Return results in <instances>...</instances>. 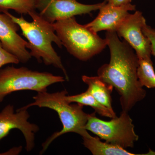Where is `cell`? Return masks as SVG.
Segmentation results:
<instances>
[{
	"label": "cell",
	"instance_id": "ba28073f",
	"mask_svg": "<svg viewBox=\"0 0 155 155\" xmlns=\"http://www.w3.org/2000/svg\"><path fill=\"white\" fill-rule=\"evenodd\" d=\"M29 117L26 109L20 108L15 113L14 106H6L0 113V141L7 136L11 130L19 129L25 137L26 150L31 151L34 147L35 134L39 128L37 125L28 122Z\"/></svg>",
	"mask_w": 155,
	"mask_h": 155
},
{
	"label": "cell",
	"instance_id": "ac0fdd59",
	"mask_svg": "<svg viewBox=\"0 0 155 155\" xmlns=\"http://www.w3.org/2000/svg\"><path fill=\"white\" fill-rule=\"evenodd\" d=\"M143 32L149 39L151 44V54L155 57V29L145 24L142 29Z\"/></svg>",
	"mask_w": 155,
	"mask_h": 155
},
{
	"label": "cell",
	"instance_id": "6da1fadb",
	"mask_svg": "<svg viewBox=\"0 0 155 155\" xmlns=\"http://www.w3.org/2000/svg\"><path fill=\"white\" fill-rule=\"evenodd\" d=\"M105 38L110 59L109 64L100 67L98 76L115 88L120 96L122 110L128 112L146 96L137 77L139 59L130 45L119 39L116 31H107Z\"/></svg>",
	"mask_w": 155,
	"mask_h": 155
},
{
	"label": "cell",
	"instance_id": "8992f818",
	"mask_svg": "<svg viewBox=\"0 0 155 155\" xmlns=\"http://www.w3.org/2000/svg\"><path fill=\"white\" fill-rule=\"evenodd\" d=\"M85 129L91 131L106 142L126 148L133 147L139 136L134 131L133 121L128 112L122 110L119 117L110 121L101 120L95 113L88 114Z\"/></svg>",
	"mask_w": 155,
	"mask_h": 155
},
{
	"label": "cell",
	"instance_id": "7a4b0ae2",
	"mask_svg": "<svg viewBox=\"0 0 155 155\" xmlns=\"http://www.w3.org/2000/svg\"><path fill=\"white\" fill-rule=\"evenodd\" d=\"M19 25L23 36L27 40V48L30 50L31 57L38 61L42 60L46 65H53L61 69L65 75V79L69 80L66 69L63 65L61 57L52 46L54 43L59 48H62L61 41L56 34L53 23L45 19L37 11L29 14L32 21H26L22 16L15 17L8 11L5 12Z\"/></svg>",
	"mask_w": 155,
	"mask_h": 155
},
{
	"label": "cell",
	"instance_id": "2e32d148",
	"mask_svg": "<svg viewBox=\"0 0 155 155\" xmlns=\"http://www.w3.org/2000/svg\"><path fill=\"white\" fill-rule=\"evenodd\" d=\"M137 75L142 86L155 88V72L151 59H139Z\"/></svg>",
	"mask_w": 155,
	"mask_h": 155
},
{
	"label": "cell",
	"instance_id": "d6986e66",
	"mask_svg": "<svg viewBox=\"0 0 155 155\" xmlns=\"http://www.w3.org/2000/svg\"><path fill=\"white\" fill-rule=\"evenodd\" d=\"M107 3L114 5L119 6L130 4L132 0H104Z\"/></svg>",
	"mask_w": 155,
	"mask_h": 155
},
{
	"label": "cell",
	"instance_id": "4fadbf2b",
	"mask_svg": "<svg viewBox=\"0 0 155 155\" xmlns=\"http://www.w3.org/2000/svg\"><path fill=\"white\" fill-rule=\"evenodd\" d=\"M84 146L94 155H135L125 148L101 141L98 137H93L89 134L82 137Z\"/></svg>",
	"mask_w": 155,
	"mask_h": 155
},
{
	"label": "cell",
	"instance_id": "30bf717a",
	"mask_svg": "<svg viewBox=\"0 0 155 155\" xmlns=\"http://www.w3.org/2000/svg\"><path fill=\"white\" fill-rule=\"evenodd\" d=\"M19 28L8 15L0 13V41L3 47L19 62L25 63L31 56L27 49L28 42L17 33Z\"/></svg>",
	"mask_w": 155,
	"mask_h": 155
},
{
	"label": "cell",
	"instance_id": "5bb4252c",
	"mask_svg": "<svg viewBox=\"0 0 155 155\" xmlns=\"http://www.w3.org/2000/svg\"><path fill=\"white\" fill-rule=\"evenodd\" d=\"M46 0H0V13L9 10H14L17 14L29 15L39 11Z\"/></svg>",
	"mask_w": 155,
	"mask_h": 155
},
{
	"label": "cell",
	"instance_id": "9c48e42d",
	"mask_svg": "<svg viewBox=\"0 0 155 155\" xmlns=\"http://www.w3.org/2000/svg\"><path fill=\"white\" fill-rule=\"evenodd\" d=\"M106 2L104 1L94 5H85L77 0H46L39 11L45 19L53 23L77 15L90 14L99 10Z\"/></svg>",
	"mask_w": 155,
	"mask_h": 155
},
{
	"label": "cell",
	"instance_id": "52a82bcc",
	"mask_svg": "<svg viewBox=\"0 0 155 155\" xmlns=\"http://www.w3.org/2000/svg\"><path fill=\"white\" fill-rule=\"evenodd\" d=\"M146 21L142 12L130 14L116 30L118 36L123 38L135 51L139 59H151V50L149 39L143 32Z\"/></svg>",
	"mask_w": 155,
	"mask_h": 155
},
{
	"label": "cell",
	"instance_id": "277c9868",
	"mask_svg": "<svg viewBox=\"0 0 155 155\" xmlns=\"http://www.w3.org/2000/svg\"><path fill=\"white\" fill-rule=\"evenodd\" d=\"M53 24L63 46L80 61H88L107 45L106 38L78 23L75 17L58 20Z\"/></svg>",
	"mask_w": 155,
	"mask_h": 155
},
{
	"label": "cell",
	"instance_id": "5b68a950",
	"mask_svg": "<svg viewBox=\"0 0 155 155\" xmlns=\"http://www.w3.org/2000/svg\"><path fill=\"white\" fill-rule=\"evenodd\" d=\"M62 76L48 72L33 71L25 67L13 66L0 69V102L8 95L23 90L47 91L48 87L65 81Z\"/></svg>",
	"mask_w": 155,
	"mask_h": 155
},
{
	"label": "cell",
	"instance_id": "7c38bea8",
	"mask_svg": "<svg viewBox=\"0 0 155 155\" xmlns=\"http://www.w3.org/2000/svg\"><path fill=\"white\" fill-rule=\"evenodd\" d=\"M82 80L88 86L87 90L99 102L111 111H114L111 97L114 89L113 86L106 83L98 76L83 75Z\"/></svg>",
	"mask_w": 155,
	"mask_h": 155
},
{
	"label": "cell",
	"instance_id": "e0dca14e",
	"mask_svg": "<svg viewBox=\"0 0 155 155\" xmlns=\"http://www.w3.org/2000/svg\"><path fill=\"white\" fill-rule=\"evenodd\" d=\"M19 62V60L16 56L4 48L0 41V68L7 64H18Z\"/></svg>",
	"mask_w": 155,
	"mask_h": 155
},
{
	"label": "cell",
	"instance_id": "9a60e30c",
	"mask_svg": "<svg viewBox=\"0 0 155 155\" xmlns=\"http://www.w3.org/2000/svg\"><path fill=\"white\" fill-rule=\"evenodd\" d=\"M67 99L70 103H76L83 106L91 107L94 109L96 113L101 116L111 119L116 117L114 111H111L99 102L87 90L80 94L72 96L67 95Z\"/></svg>",
	"mask_w": 155,
	"mask_h": 155
},
{
	"label": "cell",
	"instance_id": "3957f363",
	"mask_svg": "<svg viewBox=\"0 0 155 155\" xmlns=\"http://www.w3.org/2000/svg\"><path fill=\"white\" fill-rule=\"evenodd\" d=\"M68 94L66 90L53 93L47 91L38 92L33 97V102L21 108L27 110L32 106H37L51 109L58 113L63 125L61 131L53 134L43 143L40 154L43 153L54 140L65 134L73 132L82 137L88 134L85 129L88 114L84 113L81 105L72 104L69 103L67 99Z\"/></svg>",
	"mask_w": 155,
	"mask_h": 155
},
{
	"label": "cell",
	"instance_id": "8fae6325",
	"mask_svg": "<svg viewBox=\"0 0 155 155\" xmlns=\"http://www.w3.org/2000/svg\"><path fill=\"white\" fill-rule=\"evenodd\" d=\"M135 10V5L131 4L116 6L106 2L100 8L96 18L85 25L96 33L103 30L116 31L119 25L130 14L129 11Z\"/></svg>",
	"mask_w": 155,
	"mask_h": 155
}]
</instances>
